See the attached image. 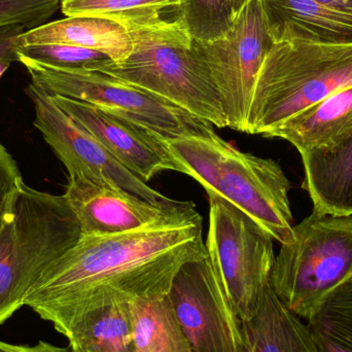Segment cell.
Instances as JSON below:
<instances>
[{
	"mask_svg": "<svg viewBox=\"0 0 352 352\" xmlns=\"http://www.w3.org/2000/svg\"><path fill=\"white\" fill-rule=\"evenodd\" d=\"M194 203L140 229L84 235L52 263L24 298L58 329L72 316L113 302L153 300L170 291L184 263L206 252Z\"/></svg>",
	"mask_w": 352,
	"mask_h": 352,
	"instance_id": "cell-1",
	"label": "cell"
},
{
	"mask_svg": "<svg viewBox=\"0 0 352 352\" xmlns=\"http://www.w3.org/2000/svg\"><path fill=\"white\" fill-rule=\"evenodd\" d=\"M169 148L208 197L231 203L281 244L294 239L291 182L280 165L238 150L215 132L168 140Z\"/></svg>",
	"mask_w": 352,
	"mask_h": 352,
	"instance_id": "cell-2",
	"label": "cell"
},
{
	"mask_svg": "<svg viewBox=\"0 0 352 352\" xmlns=\"http://www.w3.org/2000/svg\"><path fill=\"white\" fill-rule=\"evenodd\" d=\"M80 236L65 195L41 192L19 178L0 225V326L24 306L41 273Z\"/></svg>",
	"mask_w": 352,
	"mask_h": 352,
	"instance_id": "cell-3",
	"label": "cell"
},
{
	"mask_svg": "<svg viewBox=\"0 0 352 352\" xmlns=\"http://www.w3.org/2000/svg\"><path fill=\"white\" fill-rule=\"evenodd\" d=\"M129 34L131 54L99 72L162 97L215 127H228L210 70L179 16Z\"/></svg>",
	"mask_w": 352,
	"mask_h": 352,
	"instance_id": "cell-4",
	"label": "cell"
},
{
	"mask_svg": "<svg viewBox=\"0 0 352 352\" xmlns=\"http://www.w3.org/2000/svg\"><path fill=\"white\" fill-rule=\"evenodd\" d=\"M352 85V45L279 43L258 72L245 133L265 136Z\"/></svg>",
	"mask_w": 352,
	"mask_h": 352,
	"instance_id": "cell-5",
	"label": "cell"
},
{
	"mask_svg": "<svg viewBox=\"0 0 352 352\" xmlns=\"http://www.w3.org/2000/svg\"><path fill=\"white\" fill-rule=\"evenodd\" d=\"M351 277L352 215L314 210L294 226V239L281 244L270 283L287 309L308 320Z\"/></svg>",
	"mask_w": 352,
	"mask_h": 352,
	"instance_id": "cell-6",
	"label": "cell"
},
{
	"mask_svg": "<svg viewBox=\"0 0 352 352\" xmlns=\"http://www.w3.org/2000/svg\"><path fill=\"white\" fill-rule=\"evenodd\" d=\"M32 84L49 95L84 101L121 113L170 138L205 135L212 125L148 91L100 72H74L20 58Z\"/></svg>",
	"mask_w": 352,
	"mask_h": 352,
	"instance_id": "cell-7",
	"label": "cell"
},
{
	"mask_svg": "<svg viewBox=\"0 0 352 352\" xmlns=\"http://www.w3.org/2000/svg\"><path fill=\"white\" fill-rule=\"evenodd\" d=\"M205 248L241 322L258 309L274 264L273 237L223 199L209 197Z\"/></svg>",
	"mask_w": 352,
	"mask_h": 352,
	"instance_id": "cell-8",
	"label": "cell"
},
{
	"mask_svg": "<svg viewBox=\"0 0 352 352\" xmlns=\"http://www.w3.org/2000/svg\"><path fill=\"white\" fill-rule=\"evenodd\" d=\"M219 91L228 128L245 133L258 72L274 47L258 0H250L221 38L196 41Z\"/></svg>",
	"mask_w": 352,
	"mask_h": 352,
	"instance_id": "cell-9",
	"label": "cell"
},
{
	"mask_svg": "<svg viewBox=\"0 0 352 352\" xmlns=\"http://www.w3.org/2000/svg\"><path fill=\"white\" fill-rule=\"evenodd\" d=\"M168 298L192 352L241 351V320L207 250L180 267Z\"/></svg>",
	"mask_w": 352,
	"mask_h": 352,
	"instance_id": "cell-10",
	"label": "cell"
},
{
	"mask_svg": "<svg viewBox=\"0 0 352 352\" xmlns=\"http://www.w3.org/2000/svg\"><path fill=\"white\" fill-rule=\"evenodd\" d=\"M25 92L34 104L35 128L63 163L68 175L105 180L151 202L168 199L122 166L45 91L31 82Z\"/></svg>",
	"mask_w": 352,
	"mask_h": 352,
	"instance_id": "cell-11",
	"label": "cell"
},
{
	"mask_svg": "<svg viewBox=\"0 0 352 352\" xmlns=\"http://www.w3.org/2000/svg\"><path fill=\"white\" fill-rule=\"evenodd\" d=\"M50 96L122 166L142 182H148L163 171L186 175V167L169 148L168 140L152 128L91 103L58 95Z\"/></svg>",
	"mask_w": 352,
	"mask_h": 352,
	"instance_id": "cell-12",
	"label": "cell"
},
{
	"mask_svg": "<svg viewBox=\"0 0 352 352\" xmlns=\"http://www.w3.org/2000/svg\"><path fill=\"white\" fill-rule=\"evenodd\" d=\"M66 199L84 235L122 233L156 223L182 208L186 202H151L124 188L84 175L68 177Z\"/></svg>",
	"mask_w": 352,
	"mask_h": 352,
	"instance_id": "cell-13",
	"label": "cell"
},
{
	"mask_svg": "<svg viewBox=\"0 0 352 352\" xmlns=\"http://www.w3.org/2000/svg\"><path fill=\"white\" fill-rule=\"evenodd\" d=\"M275 43L352 45V18L318 0H258Z\"/></svg>",
	"mask_w": 352,
	"mask_h": 352,
	"instance_id": "cell-14",
	"label": "cell"
},
{
	"mask_svg": "<svg viewBox=\"0 0 352 352\" xmlns=\"http://www.w3.org/2000/svg\"><path fill=\"white\" fill-rule=\"evenodd\" d=\"M305 188L314 210L352 215V129L327 146L302 153Z\"/></svg>",
	"mask_w": 352,
	"mask_h": 352,
	"instance_id": "cell-15",
	"label": "cell"
},
{
	"mask_svg": "<svg viewBox=\"0 0 352 352\" xmlns=\"http://www.w3.org/2000/svg\"><path fill=\"white\" fill-rule=\"evenodd\" d=\"M240 352H320L311 331L265 287L256 314L241 322Z\"/></svg>",
	"mask_w": 352,
	"mask_h": 352,
	"instance_id": "cell-16",
	"label": "cell"
},
{
	"mask_svg": "<svg viewBox=\"0 0 352 352\" xmlns=\"http://www.w3.org/2000/svg\"><path fill=\"white\" fill-rule=\"evenodd\" d=\"M21 45L62 43L95 50L109 56L115 63L132 52L129 32L121 24L96 16H66L29 29L20 36Z\"/></svg>",
	"mask_w": 352,
	"mask_h": 352,
	"instance_id": "cell-17",
	"label": "cell"
},
{
	"mask_svg": "<svg viewBox=\"0 0 352 352\" xmlns=\"http://www.w3.org/2000/svg\"><path fill=\"white\" fill-rule=\"evenodd\" d=\"M352 129V85L294 116L264 138H283L300 154L327 146Z\"/></svg>",
	"mask_w": 352,
	"mask_h": 352,
	"instance_id": "cell-18",
	"label": "cell"
},
{
	"mask_svg": "<svg viewBox=\"0 0 352 352\" xmlns=\"http://www.w3.org/2000/svg\"><path fill=\"white\" fill-rule=\"evenodd\" d=\"M72 352H134L129 302H113L80 312L56 329Z\"/></svg>",
	"mask_w": 352,
	"mask_h": 352,
	"instance_id": "cell-19",
	"label": "cell"
},
{
	"mask_svg": "<svg viewBox=\"0 0 352 352\" xmlns=\"http://www.w3.org/2000/svg\"><path fill=\"white\" fill-rule=\"evenodd\" d=\"M134 352H192L168 295L129 302Z\"/></svg>",
	"mask_w": 352,
	"mask_h": 352,
	"instance_id": "cell-20",
	"label": "cell"
},
{
	"mask_svg": "<svg viewBox=\"0 0 352 352\" xmlns=\"http://www.w3.org/2000/svg\"><path fill=\"white\" fill-rule=\"evenodd\" d=\"M182 0H61L66 16H96L121 24L129 31L164 20L169 12H178Z\"/></svg>",
	"mask_w": 352,
	"mask_h": 352,
	"instance_id": "cell-21",
	"label": "cell"
},
{
	"mask_svg": "<svg viewBox=\"0 0 352 352\" xmlns=\"http://www.w3.org/2000/svg\"><path fill=\"white\" fill-rule=\"evenodd\" d=\"M320 352H352V277L330 294L308 320Z\"/></svg>",
	"mask_w": 352,
	"mask_h": 352,
	"instance_id": "cell-22",
	"label": "cell"
},
{
	"mask_svg": "<svg viewBox=\"0 0 352 352\" xmlns=\"http://www.w3.org/2000/svg\"><path fill=\"white\" fill-rule=\"evenodd\" d=\"M178 16L192 38L211 41L228 33L236 14L232 0H182Z\"/></svg>",
	"mask_w": 352,
	"mask_h": 352,
	"instance_id": "cell-23",
	"label": "cell"
},
{
	"mask_svg": "<svg viewBox=\"0 0 352 352\" xmlns=\"http://www.w3.org/2000/svg\"><path fill=\"white\" fill-rule=\"evenodd\" d=\"M18 54L41 65L74 72H99L113 62L101 52L62 43L20 45Z\"/></svg>",
	"mask_w": 352,
	"mask_h": 352,
	"instance_id": "cell-24",
	"label": "cell"
},
{
	"mask_svg": "<svg viewBox=\"0 0 352 352\" xmlns=\"http://www.w3.org/2000/svg\"><path fill=\"white\" fill-rule=\"evenodd\" d=\"M61 0H0V27L22 25L35 28L45 24Z\"/></svg>",
	"mask_w": 352,
	"mask_h": 352,
	"instance_id": "cell-25",
	"label": "cell"
},
{
	"mask_svg": "<svg viewBox=\"0 0 352 352\" xmlns=\"http://www.w3.org/2000/svg\"><path fill=\"white\" fill-rule=\"evenodd\" d=\"M22 25H8L0 27V78L8 70L10 64L20 61L18 50L20 36L25 32Z\"/></svg>",
	"mask_w": 352,
	"mask_h": 352,
	"instance_id": "cell-26",
	"label": "cell"
},
{
	"mask_svg": "<svg viewBox=\"0 0 352 352\" xmlns=\"http://www.w3.org/2000/svg\"><path fill=\"white\" fill-rule=\"evenodd\" d=\"M0 352H72L69 345L56 346L45 341L39 340L34 345L10 344L0 340Z\"/></svg>",
	"mask_w": 352,
	"mask_h": 352,
	"instance_id": "cell-27",
	"label": "cell"
},
{
	"mask_svg": "<svg viewBox=\"0 0 352 352\" xmlns=\"http://www.w3.org/2000/svg\"><path fill=\"white\" fill-rule=\"evenodd\" d=\"M322 6L352 18V0H318Z\"/></svg>",
	"mask_w": 352,
	"mask_h": 352,
	"instance_id": "cell-28",
	"label": "cell"
},
{
	"mask_svg": "<svg viewBox=\"0 0 352 352\" xmlns=\"http://www.w3.org/2000/svg\"><path fill=\"white\" fill-rule=\"evenodd\" d=\"M250 1V0H232V6H233L234 12H235L236 16Z\"/></svg>",
	"mask_w": 352,
	"mask_h": 352,
	"instance_id": "cell-29",
	"label": "cell"
}]
</instances>
